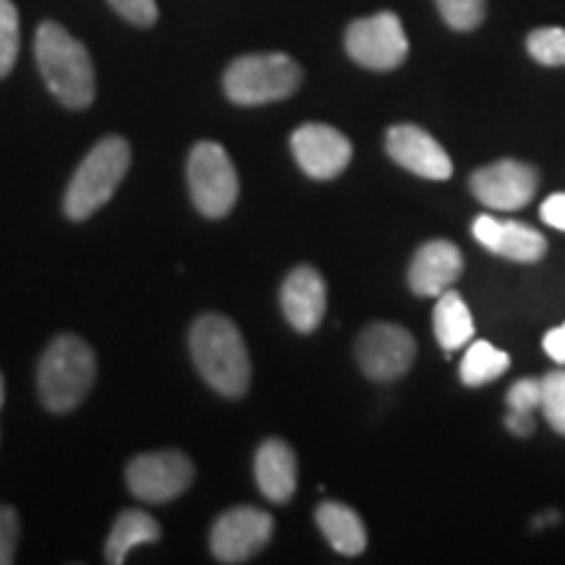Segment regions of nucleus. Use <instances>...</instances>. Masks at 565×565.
<instances>
[{
  "mask_svg": "<svg viewBox=\"0 0 565 565\" xmlns=\"http://www.w3.org/2000/svg\"><path fill=\"white\" fill-rule=\"evenodd\" d=\"M416 356L414 335L393 322H374L359 335L356 359L366 377L391 383L412 370Z\"/></svg>",
  "mask_w": 565,
  "mask_h": 565,
  "instance_id": "obj_10",
  "label": "nucleus"
},
{
  "mask_svg": "<svg viewBox=\"0 0 565 565\" xmlns=\"http://www.w3.org/2000/svg\"><path fill=\"white\" fill-rule=\"evenodd\" d=\"M160 540V524L145 511H124L118 515L116 526L108 536L105 545V561L110 565L126 563V557L137 545H147V542Z\"/></svg>",
  "mask_w": 565,
  "mask_h": 565,
  "instance_id": "obj_20",
  "label": "nucleus"
},
{
  "mask_svg": "<svg viewBox=\"0 0 565 565\" xmlns=\"http://www.w3.org/2000/svg\"><path fill=\"white\" fill-rule=\"evenodd\" d=\"M21 32L19 11L11 0H0V79L11 74L13 63L19 58Z\"/></svg>",
  "mask_w": 565,
  "mask_h": 565,
  "instance_id": "obj_22",
  "label": "nucleus"
},
{
  "mask_svg": "<svg viewBox=\"0 0 565 565\" xmlns=\"http://www.w3.org/2000/svg\"><path fill=\"white\" fill-rule=\"evenodd\" d=\"M529 55L542 66H565V30L540 26L526 38Z\"/></svg>",
  "mask_w": 565,
  "mask_h": 565,
  "instance_id": "obj_23",
  "label": "nucleus"
},
{
  "mask_svg": "<svg viewBox=\"0 0 565 565\" xmlns=\"http://www.w3.org/2000/svg\"><path fill=\"white\" fill-rule=\"evenodd\" d=\"M19 545V515L11 505H0V565L13 563Z\"/></svg>",
  "mask_w": 565,
  "mask_h": 565,
  "instance_id": "obj_28",
  "label": "nucleus"
},
{
  "mask_svg": "<svg viewBox=\"0 0 565 565\" xmlns=\"http://www.w3.org/2000/svg\"><path fill=\"white\" fill-rule=\"evenodd\" d=\"M505 424H508V429H511L515 437H529V435L534 433L532 414H526V412H508Z\"/></svg>",
  "mask_w": 565,
  "mask_h": 565,
  "instance_id": "obj_31",
  "label": "nucleus"
},
{
  "mask_svg": "<svg viewBox=\"0 0 565 565\" xmlns=\"http://www.w3.org/2000/svg\"><path fill=\"white\" fill-rule=\"evenodd\" d=\"M435 338L445 351H458L475 338V317L461 299V294L443 291L435 303Z\"/></svg>",
  "mask_w": 565,
  "mask_h": 565,
  "instance_id": "obj_19",
  "label": "nucleus"
},
{
  "mask_svg": "<svg viewBox=\"0 0 565 565\" xmlns=\"http://www.w3.org/2000/svg\"><path fill=\"white\" fill-rule=\"evenodd\" d=\"M186 179L194 207L210 221H221L236 207L238 175L228 152L217 141L194 145L186 162Z\"/></svg>",
  "mask_w": 565,
  "mask_h": 565,
  "instance_id": "obj_6",
  "label": "nucleus"
},
{
  "mask_svg": "<svg viewBox=\"0 0 565 565\" xmlns=\"http://www.w3.org/2000/svg\"><path fill=\"white\" fill-rule=\"evenodd\" d=\"M385 147L387 154H391L401 168L422 175V179L445 181L454 173V162H450L448 152L443 150L440 141L429 137V134L419 129V126H393L385 137Z\"/></svg>",
  "mask_w": 565,
  "mask_h": 565,
  "instance_id": "obj_13",
  "label": "nucleus"
},
{
  "mask_svg": "<svg viewBox=\"0 0 565 565\" xmlns=\"http://www.w3.org/2000/svg\"><path fill=\"white\" fill-rule=\"evenodd\" d=\"M189 351L202 380L225 398H242L252 383V362L244 335L228 317L202 315L189 333Z\"/></svg>",
  "mask_w": 565,
  "mask_h": 565,
  "instance_id": "obj_1",
  "label": "nucleus"
},
{
  "mask_svg": "<svg viewBox=\"0 0 565 565\" xmlns=\"http://www.w3.org/2000/svg\"><path fill=\"white\" fill-rule=\"evenodd\" d=\"M463 273V254L448 238L427 242L414 254L408 267V286L416 296H440Z\"/></svg>",
  "mask_w": 565,
  "mask_h": 565,
  "instance_id": "obj_16",
  "label": "nucleus"
},
{
  "mask_svg": "<svg viewBox=\"0 0 565 565\" xmlns=\"http://www.w3.org/2000/svg\"><path fill=\"white\" fill-rule=\"evenodd\" d=\"M273 515L259 508L242 505L225 511L210 534L212 555L221 563H246L263 553L273 536Z\"/></svg>",
  "mask_w": 565,
  "mask_h": 565,
  "instance_id": "obj_9",
  "label": "nucleus"
},
{
  "mask_svg": "<svg viewBox=\"0 0 565 565\" xmlns=\"http://www.w3.org/2000/svg\"><path fill=\"white\" fill-rule=\"evenodd\" d=\"M542 345H545V351L550 353V359H553V362L565 364V324L550 330V333L545 335V341H542Z\"/></svg>",
  "mask_w": 565,
  "mask_h": 565,
  "instance_id": "obj_30",
  "label": "nucleus"
},
{
  "mask_svg": "<svg viewBox=\"0 0 565 565\" xmlns=\"http://www.w3.org/2000/svg\"><path fill=\"white\" fill-rule=\"evenodd\" d=\"M471 231H475V238L484 249L498 254V257L513 259V263H536L547 254L545 236L532 225L479 215Z\"/></svg>",
  "mask_w": 565,
  "mask_h": 565,
  "instance_id": "obj_15",
  "label": "nucleus"
},
{
  "mask_svg": "<svg viewBox=\"0 0 565 565\" xmlns=\"http://www.w3.org/2000/svg\"><path fill=\"white\" fill-rule=\"evenodd\" d=\"M95 351L79 335H58L42 353L38 366V391L53 414H68L87 398L95 385Z\"/></svg>",
  "mask_w": 565,
  "mask_h": 565,
  "instance_id": "obj_3",
  "label": "nucleus"
},
{
  "mask_svg": "<svg viewBox=\"0 0 565 565\" xmlns=\"http://www.w3.org/2000/svg\"><path fill=\"white\" fill-rule=\"evenodd\" d=\"M291 150L309 179L330 181L341 175L353 158L351 141L333 126L303 124L291 134Z\"/></svg>",
  "mask_w": 565,
  "mask_h": 565,
  "instance_id": "obj_12",
  "label": "nucleus"
},
{
  "mask_svg": "<svg viewBox=\"0 0 565 565\" xmlns=\"http://www.w3.org/2000/svg\"><path fill=\"white\" fill-rule=\"evenodd\" d=\"M113 11L134 26H152L158 21V3L154 0H108Z\"/></svg>",
  "mask_w": 565,
  "mask_h": 565,
  "instance_id": "obj_27",
  "label": "nucleus"
},
{
  "mask_svg": "<svg viewBox=\"0 0 565 565\" xmlns=\"http://www.w3.org/2000/svg\"><path fill=\"white\" fill-rule=\"evenodd\" d=\"M317 526L330 542V547L341 555H362L366 547V529L353 508L328 500L317 508Z\"/></svg>",
  "mask_w": 565,
  "mask_h": 565,
  "instance_id": "obj_18",
  "label": "nucleus"
},
{
  "mask_svg": "<svg viewBox=\"0 0 565 565\" xmlns=\"http://www.w3.org/2000/svg\"><path fill=\"white\" fill-rule=\"evenodd\" d=\"M301 66L286 53L242 55L225 68L223 87L236 105H267L291 97L301 84Z\"/></svg>",
  "mask_w": 565,
  "mask_h": 565,
  "instance_id": "obj_5",
  "label": "nucleus"
},
{
  "mask_svg": "<svg viewBox=\"0 0 565 565\" xmlns=\"http://www.w3.org/2000/svg\"><path fill=\"white\" fill-rule=\"evenodd\" d=\"M540 186V173L529 162L498 160L471 175V194L487 207L511 212L526 207Z\"/></svg>",
  "mask_w": 565,
  "mask_h": 565,
  "instance_id": "obj_11",
  "label": "nucleus"
},
{
  "mask_svg": "<svg viewBox=\"0 0 565 565\" xmlns=\"http://www.w3.org/2000/svg\"><path fill=\"white\" fill-rule=\"evenodd\" d=\"M508 366H511V356L505 351L494 349L490 341H475L463 353L461 383L469 387L487 385L505 374Z\"/></svg>",
  "mask_w": 565,
  "mask_h": 565,
  "instance_id": "obj_21",
  "label": "nucleus"
},
{
  "mask_svg": "<svg viewBox=\"0 0 565 565\" xmlns=\"http://www.w3.org/2000/svg\"><path fill=\"white\" fill-rule=\"evenodd\" d=\"M126 482H129L134 498L145 500V503H171L194 482V463L179 450L145 454L129 463Z\"/></svg>",
  "mask_w": 565,
  "mask_h": 565,
  "instance_id": "obj_8",
  "label": "nucleus"
},
{
  "mask_svg": "<svg viewBox=\"0 0 565 565\" xmlns=\"http://www.w3.org/2000/svg\"><path fill=\"white\" fill-rule=\"evenodd\" d=\"M345 51L359 66L370 71H393L406 61L408 40L401 19L391 11L359 19L345 30Z\"/></svg>",
  "mask_w": 565,
  "mask_h": 565,
  "instance_id": "obj_7",
  "label": "nucleus"
},
{
  "mask_svg": "<svg viewBox=\"0 0 565 565\" xmlns=\"http://www.w3.org/2000/svg\"><path fill=\"white\" fill-rule=\"evenodd\" d=\"M34 58L47 89L71 110L89 108L95 100V66L87 47L55 21H42L34 34Z\"/></svg>",
  "mask_w": 565,
  "mask_h": 565,
  "instance_id": "obj_2",
  "label": "nucleus"
},
{
  "mask_svg": "<svg viewBox=\"0 0 565 565\" xmlns=\"http://www.w3.org/2000/svg\"><path fill=\"white\" fill-rule=\"evenodd\" d=\"M131 147L124 137H103L92 147L82 166L76 168L71 179L66 196H63V210L71 221L82 223L95 215L97 210L110 202L116 189L129 173Z\"/></svg>",
  "mask_w": 565,
  "mask_h": 565,
  "instance_id": "obj_4",
  "label": "nucleus"
},
{
  "mask_svg": "<svg viewBox=\"0 0 565 565\" xmlns=\"http://www.w3.org/2000/svg\"><path fill=\"white\" fill-rule=\"evenodd\" d=\"M542 412L557 435H565V370H555L542 380Z\"/></svg>",
  "mask_w": 565,
  "mask_h": 565,
  "instance_id": "obj_24",
  "label": "nucleus"
},
{
  "mask_svg": "<svg viewBox=\"0 0 565 565\" xmlns=\"http://www.w3.org/2000/svg\"><path fill=\"white\" fill-rule=\"evenodd\" d=\"M280 309L288 324L299 333H315L328 309V288L315 267H296L280 288Z\"/></svg>",
  "mask_w": 565,
  "mask_h": 565,
  "instance_id": "obj_14",
  "label": "nucleus"
},
{
  "mask_svg": "<svg viewBox=\"0 0 565 565\" xmlns=\"http://www.w3.org/2000/svg\"><path fill=\"white\" fill-rule=\"evenodd\" d=\"M540 406H542V380L526 377L511 385V391H508V408H511V412L532 414Z\"/></svg>",
  "mask_w": 565,
  "mask_h": 565,
  "instance_id": "obj_26",
  "label": "nucleus"
},
{
  "mask_svg": "<svg viewBox=\"0 0 565 565\" xmlns=\"http://www.w3.org/2000/svg\"><path fill=\"white\" fill-rule=\"evenodd\" d=\"M445 24L456 32H471L482 24L484 0H435Z\"/></svg>",
  "mask_w": 565,
  "mask_h": 565,
  "instance_id": "obj_25",
  "label": "nucleus"
},
{
  "mask_svg": "<svg viewBox=\"0 0 565 565\" xmlns=\"http://www.w3.org/2000/svg\"><path fill=\"white\" fill-rule=\"evenodd\" d=\"M3 398H6V383H3V374H0V408H3Z\"/></svg>",
  "mask_w": 565,
  "mask_h": 565,
  "instance_id": "obj_32",
  "label": "nucleus"
},
{
  "mask_svg": "<svg viewBox=\"0 0 565 565\" xmlns=\"http://www.w3.org/2000/svg\"><path fill=\"white\" fill-rule=\"evenodd\" d=\"M540 215L547 225H553L557 231H565V194L547 196V200L542 202Z\"/></svg>",
  "mask_w": 565,
  "mask_h": 565,
  "instance_id": "obj_29",
  "label": "nucleus"
},
{
  "mask_svg": "<svg viewBox=\"0 0 565 565\" xmlns=\"http://www.w3.org/2000/svg\"><path fill=\"white\" fill-rule=\"evenodd\" d=\"M254 479L273 503H288L296 492V456L282 440H265L254 458Z\"/></svg>",
  "mask_w": 565,
  "mask_h": 565,
  "instance_id": "obj_17",
  "label": "nucleus"
}]
</instances>
